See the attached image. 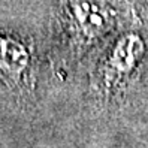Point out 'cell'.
<instances>
[{"label":"cell","instance_id":"6da1fadb","mask_svg":"<svg viewBox=\"0 0 148 148\" xmlns=\"http://www.w3.org/2000/svg\"><path fill=\"white\" fill-rule=\"evenodd\" d=\"M63 9L75 38L88 43L112 29V11L100 0H63Z\"/></svg>","mask_w":148,"mask_h":148},{"label":"cell","instance_id":"7a4b0ae2","mask_svg":"<svg viewBox=\"0 0 148 148\" xmlns=\"http://www.w3.org/2000/svg\"><path fill=\"white\" fill-rule=\"evenodd\" d=\"M32 57L24 42L0 32V75L3 79L20 85L25 82Z\"/></svg>","mask_w":148,"mask_h":148},{"label":"cell","instance_id":"3957f363","mask_svg":"<svg viewBox=\"0 0 148 148\" xmlns=\"http://www.w3.org/2000/svg\"><path fill=\"white\" fill-rule=\"evenodd\" d=\"M144 42L136 34H126L118 43L112 48V53L108 57L106 63V79L108 84L111 81H120L124 76L130 75L141 60L144 54Z\"/></svg>","mask_w":148,"mask_h":148}]
</instances>
